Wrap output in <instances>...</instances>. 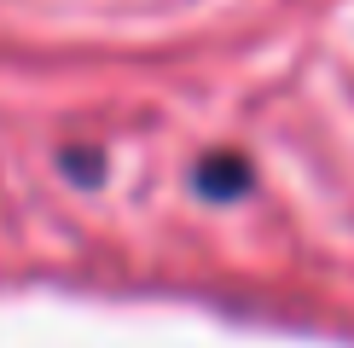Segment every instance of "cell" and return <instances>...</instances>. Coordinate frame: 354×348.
Returning <instances> with one entry per match:
<instances>
[{
	"mask_svg": "<svg viewBox=\"0 0 354 348\" xmlns=\"http://www.w3.org/2000/svg\"><path fill=\"white\" fill-rule=\"evenodd\" d=\"M198 180H203V192H209V197H227V192H239V186L250 180V168L239 163V157H232V163H209V168L198 174Z\"/></svg>",
	"mask_w": 354,
	"mask_h": 348,
	"instance_id": "6da1fadb",
	"label": "cell"
}]
</instances>
